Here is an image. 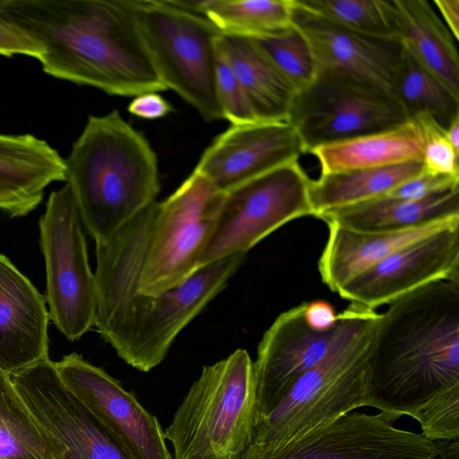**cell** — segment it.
<instances>
[{"label":"cell","instance_id":"6da1fadb","mask_svg":"<svg viewBox=\"0 0 459 459\" xmlns=\"http://www.w3.org/2000/svg\"><path fill=\"white\" fill-rule=\"evenodd\" d=\"M157 202L109 238L96 243L94 326L131 367L148 372L166 357L178 333L226 287L246 255L200 267L159 296L137 290Z\"/></svg>","mask_w":459,"mask_h":459},{"label":"cell","instance_id":"7a4b0ae2","mask_svg":"<svg viewBox=\"0 0 459 459\" xmlns=\"http://www.w3.org/2000/svg\"><path fill=\"white\" fill-rule=\"evenodd\" d=\"M0 13L42 45L48 75L121 97L167 90L131 0H0Z\"/></svg>","mask_w":459,"mask_h":459},{"label":"cell","instance_id":"3957f363","mask_svg":"<svg viewBox=\"0 0 459 459\" xmlns=\"http://www.w3.org/2000/svg\"><path fill=\"white\" fill-rule=\"evenodd\" d=\"M388 305L371 346L368 407L394 422L459 386V282H431Z\"/></svg>","mask_w":459,"mask_h":459},{"label":"cell","instance_id":"277c9868","mask_svg":"<svg viewBox=\"0 0 459 459\" xmlns=\"http://www.w3.org/2000/svg\"><path fill=\"white\" fill-rule=\"evenodd\" d=\"M65 164V182L95 243L154 203L160 191L155 152L117 109L89 116Z\"/></svg>","mask_w":459,"mask_h":459},{"label":"cell","instance_id":"5b68a950","mask_svg":"<svg viewBox=\"0 0 459 459\" xmlns=\"http://www.w3.org/2000/svg\"><path fill=\"white\" fill-rule=\"evenodd\" d=\"M379 316L374 309L351 303L338 314L326 354L257 420L242 459H260L321 424L368 407L370 351Z\"/></svg>","mask_w":459,"mask_h":459},{"label":"cell","instance_id":"8992f818","mask_svg":"<svg viewBox=\"0 0 459 459\" xmlns=\"http://www.w3.org/2000/svg\"><path fill=\"white\" fill-rule=\"evenodd\" d=\"M257 418L253 361L238 349L203 368L164 434L173 459H242Z\"/></svg>","mask_w":459,"mask_h":459},{"label":"cell","instance_id":"52a82bcc","mask_svg":"<svg viewBox=\"0 0 459 459\" xmlns=\"http://www.w3.org/2000/svg\"><path fill=\"white\" fill-rule=\"evenodd\" d=\"M136 25L167 90L176 92L206 122L223 118L215 86L218 29L205 17L169 0H131Z\"/></svg>","mask_w":459,"mask_h":459},{"label":"cell","instance_id":"ba28073f","mask_svg":"<svg viewBox=\"0 0 459 459\" xmlns=\"http://www.w3.org/2000/svg\"><path fill=\"white\" fill-rule=\"evenodd\" d=\"M224 193L192 172L164 201L157 202L137 290L159 296L186 281L217 224Z\"/></svg>","mask_w":459,"mask_h":459},{"label":"cell","instance_id":"9c48e42d","mask_svg":"<svg viewBox=\"0 0 459 459\" xmlns=\"http://www.w3.org/2000/svg\"><path fill=\"white\" fill-rule=\"evenodd\" d=\"M39 235L49 319L67 340L74 342L94 326L96 282L82 222L66 183L49 195L39 219Z\"/></svg>","mask_w":459,"mask_h":459},{"label":"cell","instance_id":"30bf717a","mask_svg":"<svg viewBox=\"0 0 459 459\" xmlns=\"http://www.w3.org/2000/svg\"><path fill=\"white\" fill-rule=\"evenodd\" d=\"M407 120L392 97L343 70H318L312 82L298 91L288 122L294 127L304 152L312 149L385 130Z\"/></svg>","mask_w":459,"mask_h":459},{"label":"cell","instance_id":"8fae6325","mask_svg":"<svg viewBox=\"0 0 459 459\" xmlns=\"http://www.w3.org/2000/svg\"><path fill=\"white\" fill-rule=\"evenodd\" d=\"M310 181L296 160L224 193L199 268L230 255H246L284 224L313 216Z\"/></svg>","mask_w":459,"mask_h":459},{"label":"cell","instance_id":"7c38bea8","mask_svg":"<svg viewBox=\"0 0 459 459\" xmlns=\"http://www.w3.org/2000/svg\"><path fill=\"white\" fill-rule=\"evenodd\" d=\"M59 459H132L120 442L74 396L47 358L9 375Z\"/></svg>","mask_w":459,"mask_h":459},{"label":"cell","instance_id":"4fadbf2b","mask_svg":"<svg viewBox=\"0 0 459 459\" xmlns=\"http://www.w3.org/2000/svg\"><path fill=\"white\" fill-rule=\"evenodd\" d=\"M260 459H440L436 442L381 412L351 411Z\"/></svg>","mask_w":459,"mask_h":459},{"label":"cell","instance_id":"5bb4252c","mask_svg":"<svg viewBox=\"0 0 459 459\" xmlns=\"http://www.w3.org/2000/svg\"><path fill=\"white\" fill-rule=\"evenodd\" d=\"M65 386L132 459H172L157 418L102 368L73 352L55 362Z\"/></svg>","mask_w":459,"mask_h":459},{"label":"cell","instance_id":"9a60e30c","mask_svg":"<svg viewBox=\"0 0 459 459\" xmlns=\"http://www.w3.org/2000/svg\"><path fill=\"white\" fill-rule=\"evenodd\" d=\"M438 281L459 282V222L394 251L337 293L351 304L375 310Z\"/></svg>","mask_w":459,"mask_h":459},{"label":"cell","instance_id":"2e32d148","mask_svg":"<svg viewBox=\"0 0 459 459\" xmlns=\"http://www.w3.org/2000/svg\"><path fill=\"white\" fill-rule=\"evenodd\" d=\"M302 153V143L287 121L231 125L204 150L193 171L226 193Z\"/></svg>","mask_w":459,"mask_h":459},{"label":"cell","instance_id":"e0dca14e","mask_svg":"<svg viewBox=\"0 0 459 459\" xmlns=\"http://www.w3.org/2000/svg\"><path fill=\"white\" fill-rule=\"evenodd\" d=\"M307 302L281 313L264 333L253 362L257 414L268 415L298 379L326 354L338 328H311L304 312Z\"/></svg>","mask_w":459,"mask_h":459},{"label":"cell","instance_id":"ac0fdd59","mask_svg":"<svg viewBox=\"0 0 459 459\" xmlns=\"http://www.w3.org/2000/svg\"><path fill=\"white\" fill-rule=\"evenodd\" d=\"M293 3L292 23L311 48L316 72L343 70L395 100L394 82L403 49L399 41L342 29L299 8L294 0Z\"/></svg>","mask_w":459,"mask_h":459},{"label":"cell","instance_id":"d6986e66","mask_svg":"<svg viewBox=\"0 0 459 459\" xmlns=\"http://www.w3.org/2000/svg\"><path fill=\"white\" fill-rule=\"evenodd\" d=\"M45 298L0 254V370L10 375L48 358Z\"/></svg>","mask_w":459,"mask_h":459},{"label":"cell","instance_id":"ffe728a7","mask_svg":"<svg viewBox=\"0 0 459 459\" xmlns=\"http://www.w3.org/2000/svg\"><path fill=\"white\" fill-rule=\"evenodd\" d=\"M65 181V159L30 134H0V210L22 217L41 203L45 189Z\"/></svg>","mask_w":459,"mask_h":459},{"label":"cell","instance_id":"44dd1931","mask_svg":"<svg viewBox=\"0 0 459 459\" xmlns=\"http://www.w3.org/2000/svg\"><path fill=\"white\" fill-rule=\"evenodd\" d=\"M459 222V218L398 232H360L327 224L328 238L318 261L322 281L333 292L394 251Z\"/></svg>","mask_w":459,"mask_h":459},{"label":"cell","instance_id":"7402d4cb","mask_svg":"<svg viewBox=\"0 0 459 459\" xmlns=\"http://www.w3.org/2000/svg\"><path fill=\"white\" fill-rule=\"evenodd\" d=\"M316 218L326 224L360 232H398L420 228L459 218V186L420 200L380 196L323 212Z\"/></svg>","mask_w":459,"mask_h":459},{"label":"cell","instance_id":"603a6c76","mask_svg":"<svg viewBox=\"0 0 459 459\" xmlns=\"http://www.w3.org/2000/svg\"><path fill=\"white\" fill-rule=\"evenodd\" d=\"M396 39L459 97L457 40L427 0H393Z\"/></svg>","mask_w":459,"mask_h":459},{"label":"cell","instance_id":"cb8c5ba5","mask_svg":"<svg viewBox=\"0 0 459 459\" xmlns=\"http://www.w3.org/2000/svg\"><path fill=\"white\" fill-rule=\"evenodd\" d=\"M217 44L259 122H288L296 94L254 39L221 34Z\"/></svg>","mask_w":459,"mask_h":459},{"label":"cell","instance_id":"d4e9b609","mask_svg":"<svg viewBox=\"0 0 459 459\" xmlns=\"http://www.w3.org/2000/svg\"><path fill=\"white\" fill-rule=\"evenodd\" d=\"M423 142L419 125L407 119L385 130L317 146L309 153L325 174L421 160Z\"/></svg>","mask_w":459,"mask_h":459},{"label":"cell","instance_id":"484cf974","mask_svg":"<svg viewBox=\"0 0 459 459\" xmlns=\"http://www.w3.org/2000/svg\"><path fill=\"white\" fill-rule=\"evenodd\" d=\"M424 171L421 160L320 174L310 181L313 216L380 197Z\"/></svg>","mask_w":459,"mask_h":459},{"label":"cell","instance_id":"4316f807","mask_svg":"<svg viewBox=\"0 0 459 459\" xmlns=\"http://www.w3.org/2000/svg\"><path fill=\"white\" fill-rule=\"evenodd\" d=\"M394 92L407 119L427 116L446 130L459 117V97L403 47L395 72Z\"/></svg>","mask_w":459,"mask_h":459},{"label":"cell","instance_id":"83f0119b","mask_svg":"<svg viewBox=\"0 0 459 459\" xmlns=\"http://www.w3.org/2000/svg\"><path fill=\"white\" fill-rule=\"evenodd\" d=\"M293 11V0H208L204 17L221 34L263 39L289 30Z\"/></svg>","mask_w":459,"mask_h":459},{"label":"cell","instance_id":"f1b7e54d","mask_svg":"<svg viewBox=\"0 0 459 459\" xmlns=\"http://www.w3.org/2000/svg\"><path fill=\"white\" fill-rule=\"evenodd\" d=\"M0 459H59L8 374L0 370Z\"/></svg>","mask_w":459,"mask_h":459},{"label":"cell","instance_id":"f546056e","mask_svg":"<svg viewBox=\"0 0 459 459\" xmlns=\"http://www.w3.org/2000/svg\"><path fill=\"white\" fill-rule=\"evenodd\" d=\"M294 2L306 12L342 29L375 38L397 40L393 0Z\"/></svg>","mask_w":459,"mask_h":459},{"label":"cell","instance_id":"4dcf8cb0","mask_svg":"<svg viewBox=\"0 0 459 459\" xmlns=\"http://www.w3.org/2000/svg\"><path fill=\"white\" fill-rule=\"evenodd\" d=\"M254 39L296 93L315 79L316 66L311 48L294 25L282 34Z\"/></svg>","mask_w":459,"mask_h":459},{"label":"cell","instance_id":"1f68e13d","mask_svg":"<svg viewBox=\"0 0 459 459\" xmlns=\"http://www.w3.org/2000/svg\"><path fill=\"white\" fill-rule=\"evenodd\" d=\"M420 434L437 441L459 439V386L435 397L417 414Z\"/></svg>","mask_w":459,"mask_h":459},{"label":"cell","instance_id":"d6a6232c","mask_svg":"<svg viewBox=\"0 0 459 459\" xmlns=\"http://www.w3.org/2000/svg\"><path fill=\"white\" fill-rule=\"evenodd\" d=\"M412 120L419 125L423 135L421 161L424 171L459 178V152L448 141L446 130L427 116Z\"/></svg>","mask_w":459,"mask_h":459},{"label":"cell","instance_id":"836d02e7","mask_svg":"<svg viewBox=\"0 0 459 459\" xmlns=\"http://www.w3.org/2000/svg\"><path fill=\"white\" fill-rule=\"evenodd\" d=\"M215 86L217 100L223 118L229 120L231 125L259 122L247 100L239 82L218 44Z\"/></svg>","mask_w":459,"mask_h":459},{"label":"cell","instance_id":"e575fe53","mask_svg":"<svg viewBox=\"0 0 459 459\" xmlns=\"http://www.w3.org/2000/svg\"><path fill=\"white\" fill-rule=\"evenodd\" d=\"M456 186H459L458 178L423 171L382 196L399 200H420L438 191Z\"/></svg>","mask_w":459,"mask_h":459},{"label":"cell","instance_id":"d590c367","mask_svg":"<svg viewBox=\"0 0 459 459\" xmlns=\"http://www.w3.org/2000/svg\"><path fill=\"white\" fill-rule=\"evenodd\" d=\"M42 45L28 31L0 13V55H26L39 59Z\"/></svg>","mask_w":459,"mask_h":459},{"label":"cell","instance_id":"8d00e7d4","mask_svg":"<svg viewBox=\"0 0 459 459\" xmlns=\"http://www.w3.org/2000/svg\"><path fill=\"white\" fill-rule=\"evenodd\" d=\"M172 107L161 95L155 91L144 92L134 97L128 105V111L144 119H158L167 116Z\"/></svg>","mask_w":459,"mask_h":459},{"label":"cell","instance_id":"74e56055","mask_svg":"<svg viewBox=\"0 0 459 459\" xmlns=\"http://www.w3.org/2000/svg\"><path fill=\"white\" fill-rule=\"evenodd\" d=\"M304 316L307 325L317 331H325L337 323L338 314L324 300L307 302Z\"/></svg>","mask_w":459,"mask_h":459},{"label":"cell","instance_id":"f35d334b","mask_svg":"<svg viewBox=\"0 0 459 459\" xmlns=\"http://www.w3.org/2000/svg\"><path fill=\"white\" fill-rule=\"evenodd\" d=\"M437 7L441 19L451 31L455 39H459V0H435L432 2Z\"/></svg>","mask_w":459,"mask_h":459},{"label":"cell","instance_id":"ab89813d","mask_svg":"<svg viewBox=\"0 0 459 459\" xmlns=\"http://www.w3.org/2000/svg\"><path fill=\"white\" fill-rule=\"evenodd\" d=\"M440 459H459V439L436 442Z\"/></svg>","mask_w":459,"mask_h":459},{"label":"cell","instance_id":"60d3db41","mask_svg":"<svg viewBox=\"0 0 459 459\" xmlns=\"http://www.w3.org/2000/svg\"><path fill=\"white\" fill-rule=\"evenodd\" d=\"M446 135L452 146L459 152V117H455L446 129Z\"/></svg>","mask_w":459,"mask_h":459}]
</instances>
